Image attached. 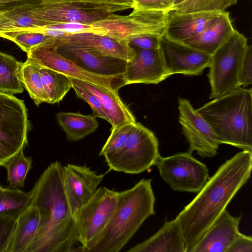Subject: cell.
I'll use <instances>...</instances> for the list:
<instances>
[{
  "label": "cell",
  "instance_id": "cell-1",
  "mask_svg": "<svg viewBox=\"0 0 252 252\" xmlns=\"http://www.w3.org/2000/svg\"><path fill=\"white\" fill-rule=\"evenodd\" d=\"M252 169V151L238 153L220 166L194 198L177 216L187 252H190L226 210L250 179Z\"/></svg>",
  "mask_w": 252,
  "mask_h": 252
},
{
  "label": "cell",
  "instance_id": "cell-2",
  "mask_svg": "<svg viewBox=\"0 0 252 252\" xmlns=\"http://www.w3.org/2000/svg\"><path fill=\"white\" fill-rule=\"evenodd\" d=\"M63 168L60 161L52 162L31 190L30 204L37 208L39 220L25 252H72L79 243L65 193Z\"/></svg>",
  "mask_w": 252,
  "mask_h": 252
},
{
  "label": "cell",
  "instance_id": "cell-3",
  "mask_svg": "<svg viewBox=\"0 0 252 252\" xmlns=\"http://www.w3.org/2000/svg\"><path fill=\"white\" fill-rule=\"evenodd\" d=\"M152 181L142 179L131 188L117 191L113 214L89 252H119L146 219L155 215Z\"/></svg>",
  "mask_w": 252,
  "mask_h": 252
},
{
  "label": "cell",
  "instance_id": "cell-4",
  "mask_svg": "<svg viewBox=\"0 0 252 252\" xmlns=\"http://www.w3.org/2000/svg\"><path fill=\"white\" fill-rule=\"evenodd\" d=\"M196 111L220 144L252 151V90L239 88L215 98Z\"/></svg>",
  "mask_w": 252,
  "mask_h": 252
},
{
  "label": "cell",
  "instance_id": "cell-5",
  "mask_svg": "<svg viewBox=\"0 0 252 252\" xmlns=\"http://www.w3.org/2000/svg\"><path fill=\"white\" fill-rule=\"evenodd\" d=\"M247 45L245 36L234 30L211 55L207 74L210 98L221 97L241 88L240 69Z\"/></svg>",
  "mask_w": 252,
  "mask_h": 252
},
{
  "label": "cell",
  "instance_id": "cell-6",
  "mask_svg": "<svg viewBox=\"0 0 252 252\" xmlns=\"http://www.w3.org/2000/svg\"><path fill=\"white\" fill-rule=\"evenodd\" d=\"M169 12L135 10L127 15L111 14L106 18L85 24L81 32H90L128 41L143 35L162 36Z\"/></svg>",
  "mask_w": 252,
  "mask_h": 252
},
{
  "label": "cell",
  "instance_id": "cell-7",
  "mask_svg": "<svg viewBox=\"0 0 252 252\" xmlns=\"http://www.w3.org/2000/svg\"><path fill=\"white\" fill-rule=\"evenodd\" d=\"M30 128L23 100L0 93V166L24 150Z\"/></svg>",
  "mask_w": 252,
  "mask_h": 252
},
{
  "label": "cell",
  "instance_id": "cell-8",
  "mask_svg": "<svg viewBox=\"0 0 252 252\" xmlns=\"http://www.w3.org/2000/svg\"><path fill=\"white\" fill-rule=\"evenodd\" d=\"M117 198V191L105 187L98 188L74 215L83 252H89L107 226L114 212Z\"/></svg>",
  "mask_w": 252,
  "mask_h": 252
},
{
  "label": "cell",
  "instance_id": "cell-9",
  "mask_svg": "<svg viewBox=\"0 0 252 252\" xmlns=\"http://www.w3.org/2000/svg\"><path fill=\"white\" fill-rule=\"evenodd\" d=\"M160 157L158 140L154 133L136 122L122 153L109 169L126 174H139L156 165Z\"/></svg>",
  "mask_w": 252,
  "mask_h": 252
},
{
  "label": "cell",
  "instance_id": "cell-10",
  "mask_svg": "<svg viewBox=\"0 0 252 252\" xmlns=\"http://www.w3.org/2000/svg\"><path fill=\"white\" fill-rule=\"evenodd\" d=\"M156 165L162 179L175 191L198 193L209 178L207 166L189 152L160 156Z\"/></svg>",
  "mask_w": 252,
  "mask_h": 252
},
{
  "label": "cell",
  "instance_id": "cell-11",
  "mask_svg": "<svg viewBox=\"0 0 252 252\" xmlns=\"http://www.w3.org/2000/svg\"><path fill=\"white\" fill-rule=\"evenodd\" d=\"M51 39L32 48L27 53L26 61L116 93L126 85L124 77L103 76L80 67L59 54L50 42Z\"/></svg>",
  "mask_w": 252,
  "mask_h": 252
},
{
  "label": "cell",
  "instance_id": "cell-12",
  "mask_svg": "<svg viewBox=\"0 0 252 252\" xmlns=\"http://www.w3.org/2000/svg\"><path fill=\"white\" fill-rule=\"evenodd\" d=\"M179 121L189 143V152L195 151L202 158L217 154L220 143L208 123L186 98L178 99Z\"/></svg>",
  "mask_w": 252,
  "mask_h": 252
},
{
  "label": "cell",
  "instance_id": "cell-13",
  "mask_svg": "<svg viewBox=\"0 0 252 252\" xmlns=\"http://www.w3.org/2000/svg\"><path fill=\"white\" fill-rule=\"evenodd\" d=\"M159 50L170 76L174 74L198 75L210 63L211 55L163 35L160 37Z\"/></svg>",
  "mask_w": 252,
  "mask_h": 252
},
{
  "label": "cell",
  "instance_id": "cell-14",
  "mask_svg": "<svg viewBox=\"0 0 252 252\" xmlns=\"http://www.w3.org/2000/svg\"><path fill=\"white\" fill-rule=\"evenodd\" d=\"M56 44H65L81 48L95 55L116 58L129 62L136 55L135 49L128 42L107 35L90 32H68L54 37Z\"/></svg>",
  "mask_w": 252,
  "mask_h": 252
},
{
  "label": "cell",
  "instance_id": "cell-15",
  "mask_svg": "<svg viewBox=\"0 0 252 252\" xmlns=\"http://www.w3.org/2000/svg\"><path fill=\"white\" fill-rule=\"evenodd\" d=\"M105 174H98L86 165L63 166V183L66 198L74 216L94 194Z\"/></svg>",
  "mask_w": 252,
  "mask_h": 252
},
{
  "label": "cell",
  "instance_id": "cell-16",
  "mask_svg": "<svg viewBox=\"0 0 252 252\" xmlns=\"http://www.w3.org/2000/svg\"><path fill=\"white\" fill-rule=\"evenodd\" d=\"M136 55L127 62L124 74L126 85L157 84L169 77L158 49H134Z\"/></svg>",
  "mask_w": 252,
  "mask_h": 252
},
{
  "label": "cell",
  "instance_id": "cell-17",
  "mask_svg": "<svg viewBox=\"0 0 252 252\" xmlns=\"http://www.w3.org/2000/svg\"><path fill=\"white\" fill-rule=\"evenodd\" d=\"M52 38L50 41L57 52L82 68L103 76L124 78L127 64L126 61L97 56L88 50L70 45L56 44L52 41Z\"/></svg>",
  "mask_w": 252,
  "mask_h": 252
},
{
  "label": "cell",
  "instance_id": "cell-18",
  "mask_svg": "<svg viewBox=\"0 0 252 252\" xmlns=\"http://www.w3.org/2000/svg\"><path fill=\"white\" fill-rule=\"evenodd\" d=\"M242 215L232 216L225 210L190 252H226L240 235Z\"/></svg>",
  "mask_w": 252,
  "mask_h": 252
},
{
  "label": "cell",
  "instance_id": "cell-19",
  "mask_svg": "<svg viewBox=\"0 0 252 252\" xmlns=\"http://www.w3.org/2000/svg\"><path fill=\"white\" fill-rule=\"evenodd\" d=\"M219 13L202 11L186 13L170 11L163 35L172 40L183 42L202 32L217 17Z\"/></svg>",
  "mask_w": 252,
  "mask_h": 252
},
{
  "label": "cell",
  "instance_id": "cell-20",
  "mask_svg": "<svg viewBox=\"0 0 252 252\" xmlns=\"http://www.w3.org/2000/svg\"><path fill=\"white\" fill-rule=\"evenodd\" d=\"M30 11L35 18L43 22L45 26L69 23L90 24L113 13L106 10L57 4L46 5Z\"/></svg>",
  "mask_w": 252,
  "mask_h": 252
},
{
  "label": "cell",
  "instance_id": "cell-21",
  "mask_svg": "<svg viewBox=\"0 0 252 252\" xmlns=\"http://www.w3.org/2000/svg\"><path fill=\"white\" fill-rule=\"evenodd\" d=\"M127 252H187V248L181 227L175 218L166 220L155 234Z\"/></svg>",
  "mask_w": 252,
  "mask_h": 252
},
{
  "label": "cell",
  "instance_id": "cell-22",
  "mask_svg": "<svg viewBox=\"0 0 252 252\" xmlns=\"http://www.w3.org/2000/svg\"><path fill=\"white\" fill-rule=\"evenodd\" d=\"M71 78L76 84L86 88L97 96L107 118V121L112 125V127L136 122L134 116L122 101L118 93L90 83Z\"/></svg>",
  "mask_w": 252,
  "mask_h": 252
},
{
  "label": "cell",
  "instance_id": "cell-23",
  "mask_svg": "<svg viewBox=\"0 0 252 252\" xmlns=\"http://www.w3.org/2000/svg\"><path fill=\"white\" fill-rule=\"evenodd\" d=\"M234 30L229 13L225 11L219 13L217 17L200 33L182 43L211 55Z\"/></svg>",
  "mask_w": 252,
  "mask_h": 252
},
{
  "label": "cell",
  "instance_id": "cell-24",
  "mask_svg": "<svg viewBox=\"0 0 252 252\" xmlns=\"http://www.w3.org/2000/svg\"><path fill=\"white\" fill-rule=\"evenodd\" d=\"M39 220L37 208L30 203L18 216L4 252H25L36 233Z\"/></svg>",
  "mask_w": 252,
  "mask_h": 252
},
{
  "label": "cell",
  "instance_id": "cell-25",
  "mask_svg": "<svg viewBox=\"0 0 252 252\" xmlns=\"http://www.w3.org/2000/svg\"><path fill=\"white\" fill-rule=\"evenodd\" d=\"M56 118L65 132L67 139L70 141L83 139L94 132L98 126L95 117L90 114L60 112L56 114Z\"/></svg>",
  "mask_w": 252,
  "mask_h": 252
},
{
  "label": "cell",
  "instance_id": "cell-26",
  "mask_svg": "<svg viewBox=\"0 0 252 252\" xmlns=\"http://www.w3.org/2000/svg\"><path fill=\"white\" fill-rule=\"evenodd\" d=\"M23 63L0 52V93L13 95L23 92L24 86L19 79Z\"/></svg>",
  "mask_w": 252,
  "mask_h": 252
},
{
  "label": "cell",
  "instance_id": "cell-27",
  "mask_svg": "<svg viewBox=\"0 0 252 252\" xmlns=\"http://www.w3.org/2000/svg\"><path fill=\"white\" fill-rule=\"evenodd\" d=\"M38 66L48 103L60 102L72 88L70 77L51 69Z\"/></svg>",
  "mask_w": 252,
  "mask_h": 252
},
{
  "label": "cell",
  "instance_id": "cell-28",
  "mask_svg": "<svg viewBox=\"0 0 252 252\" xmlns=\"http://www.w3.org/2000/svg\"><path fill=\"white\" fill-rule=\"evenodd\" d=\"M45 26L30 10L18 8L0 15V33L25 30Z\"/></svg>",
  "mask_w": 252,
  "mask_h": 252
},
{
  "label": "cell",
  "instance_id": "cell-29",
  "mask_svg": "<svg viewBox=\"0 0 252 252\" xmlns=\"http://www.w3.org/2000/svg\"><path fill=\"white\" fill-rule=\"evenodd\" d=\"M19 79L35 104L49 102L42 83L39 66L26 61L20 71Z\"/></svg>",
  "mask_w": 252,
  "mask_h": 252
},
{
  "label": "cell",
  "instance_id": "cell-30",
  "mask_svg": "<svg viewBox=\"0 0 252 252\" xmlns=\"http://www.w3.org/2000/svg\"><path fill=\"white\" fill-rule=\"evenodd\" d=\"M134 124L111 127L110 135L99 154L104 157L109 167L120 157Z\"/></svg>",
  "mask_w": 252,
  "mask_h": 252
},
{
  "label": "cell",
  "instance_id": "cell-31",
  "mask_svg": "<svg viewBox=\"0 0 252 252\" xmlns=\"http://www.w3.org/2000/svg\"><path fill=\"white\" fill-rule=\"evenodd\" d=\"M32 159L25 156L23 150L9 159L3 165L7 171V188L20 189L24 186L28 173L32 168Z\"/></svg>",
  "mask_w": 252,
  "mask_h": 252
},
{
  "label": "cell",
  "instance_id": "cell-32",
  "mask_svg": "<svg viewBox=\"0 0 252 252\" xmlns=\"http://www.w3.org/2000/svg\"><path fill=\"white\" fill-rule=\"evenodd\" d=\"M38 28L2 32L0 37L14 42L27 54L33 47L54 37L46 34Z\"/></svg>",
  "mask_w": 252,
  "mask_h": 252
},
{
  "label": "cell",
  "instance_id": "cell-33",
  "mask_svg": "<svg viewBox=\"0 0 252 252\" xmlns=\"http://www.w3.org/2000/svg\"><path fill=\"white\" fill-rule=\"evenodd\" d=\"M238 0H185L173 6L170 11L178 13L191 12H222L235 5Z\"/></svg>",
  "mask_w": 252,
  "mask_h": 252
},
{
  "label": "cell",
  "instance_id": "cell-34",
  "mask_svg": "<svg viewBox=\"0 0 252 252\" xmlns=\"http://www.w3.org/2000/svg\"><path fill=\"white\" fill-rule=\"evenodd\" d=\"M31 190L12 189L0 186V214L25 209L30 203Z\"/></svg>",
  "mask_w": 252,
  "mask_h": 252
},
{
  "label": "cell",
  "instance_id": "cell-35",
  "mask_svg": "<svg viewBox=\"0 0 252 252\" xmlns=\"http://www.w3.org/2000/svg\"><path fill=\"white\" fill-rule=\"evenodd\" d=\"M72 88L75 91L77 96L87 102L93 110V115L95 117L103 119L107 121V118L103 110L99 98L94 94L86 88L76 84L70 77Z\"/></svg>",
  "mask_w": 252,
  "mask_h": 252
},
{
  "label": "cell",
  "instance_id": "cell-36",
  "mask_svg": "<svg viewBox=\"0 0 252 252\" xmlns=\"http://www.w3.org/2000/svg\"><path fill=\"white\" fill-rule=\"evenodd\" d=\"M24 209L0 214V252H4L17 219Z\"/></svg>",
  "mask_w": 252,
  "mask_h": 252
},
{
  "label": "cell",
  "instance_id": "cell-37",
  "mask_svg": "<svg viewBox=\"0 0 252 252\" xmlns=\"http://www.w3.org/2000/svg\"><path fill=\"white\" fill-rule=\"evenodd\" d=\"M50 0H0V13L28 7L31 10L48 4Z\"/></svg>",
  "mask_w": 252,
  "mask_h": 252
},
{
  "label": "cell",
  "instance_id": "cell-38",
  "mask_svg": "<svg viewBox=\"0 0 252 252\" xmlns=\"http://www.w3.org/2000/svg\"><path fill=\"white\" fill-rule=\"evenodd\" d=\"M175 0H133V9L170 12Z\"/></svg>",
  "mask_w": 252,
  "mask_h": 252
},
{
  "label": "cell",
  "instance_id": "cell-39",
  "mask_svg": "<svg viewBox=\"0 0 252 252\" xmlns=\"http://www.w3.org/2000/svg\"><path fill=\"white\" fill-rule=\"evenodd\" d=\"M252 83V46L247 45L242 63L240 84L244 87Z\"/></svg>",
  "mask_w": 252,
  "mask_h": 252
},
{
  "label": "cell",
  "instance_id": "cell-40",
  "mask_svg": "<svg viewBox=\"0 0 252 252\" xmlns=\"http://www.w3.org/2000/svg\"><path fill=\"white\" fill-rule=\"evenodd\" d=\"M161 36L157 35H140L130 39L128 41V43L134 49H158Z\"/></svg>",
  "mask_w": 252,
  "mask_h": 252
},
{
  "label": "cell",
  "instance_id": "cell-41",
  "mask_svg": "<svg viewBox=\"0 0 252 252\" xmlns=\"http://www.w3.org/2000/svg\"><path fill=\"white\" fill-rule=\"evenodd\" d=\"M226 252H252V237L242 233L234 240Z\"/></svg>",
  "mask_w": 252,
  "mask_h": 252
},
{
  "label": "cell",
  "instance_id": "cell-42",
  "mask_svg": "<svg viewBox=\"0 0 252 252\" xmlns=\"http://www.w3.org/2000/svg\"><path fill=\"white\" fill-rule=\"evenodd\" d=\"M185 0H175L173 6L176 5L182 2L183 1H185Z\"/></svg>",
  "mask_w": 252,
  "mask_h": 252
},
{
  "label": "cell",
  "instance_id": "cell-43",
  "mask_svg": "<svg viewBox=\"0 0 252 252\" xmlns=\"http://www.w3.org/2000/svg\"><path fill=\"white\" fill-rule=\"evenodd\" d=\"M1 14V13H0V14Z\"/></svg>",
  "mask_w": 252,
  "mask_h": 252
}]
</instances>
